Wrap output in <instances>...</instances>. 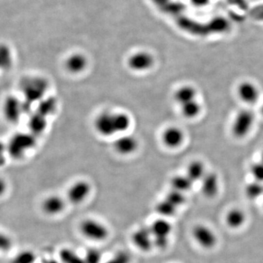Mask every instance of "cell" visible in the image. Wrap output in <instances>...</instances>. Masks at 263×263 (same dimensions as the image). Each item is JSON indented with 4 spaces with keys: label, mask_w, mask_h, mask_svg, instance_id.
<instances>
[{
    "label": "cell",
    "mask_w": 263,
    "mask_h": 263,
    "mask_svg": "<svg viewBox=\"0 0 263 263\" xmlns=\"http://www.w3.org/2000/svg\"><path fill=\"white\" fill-rule=\"evenodd\" d=\"M131 118L127 114L105 111L96 117L94 127L101 136L108 137L122 135L130 129Z\"/></svg>",
    "instance_id": "cell-1"
},
{
    "label": "cell",
    "mask_w": 263,
    "mask_h": 263,
    "mask_svg": "<svg viewBox=\"0 0 263 263\" xmlns=\"http://www.w3.org/2000/svg\"><path fill=\"white\" fill-rule=\"evenodd\" d=\"M255 115L248 109H243L235 115L231 127L232 135L237 138L247 136L254 125Z\"/></svg>",
    "instance_id": "cell-2"
},
{
    "label": "cell",
    "mask_w": 263,
    "mask_h": 263,
    "mask_svg": "<svg viewBox=\"0 0 263 263\" xmlns=\"http://www.w3.org/2000/svg\"><path fill=\"white\" fill-rule=\"evenodd\" d=\"M79 228L82 235L91 241H103L109 235L108 228L95 219H85L82 222Z\"/></svg>",
    "instance_id": "cell-3"
},
{
    "label": "cell",
    "mask_w": 263,
    "mask_h": 263,
    "mask_svg": "<svg viewBox=\"0 0 263 263\" xmlns=\"http://www.w3.org/2000/svg\"><path fill=\"white\" fill-rule=\"evenodd\" d=\"M91 185L86 181H78L75 182L67 191V198L73 204L83 203L91 192Z\"/></svg>",
    "instance_id": "cell-4"
},
{
    "label": "cell",
    "mask_w": 263,
    "mask_h": 263,
    "mask_svg": "<svg viewBox=\"0 0 263 263\" xmlns=\"http://www.w3.org/2000/svg\"><path fill=\"white\" fill-rule=\"evenodd\" d=\"M113 147L121 155H130L138 149V140L132 135L122 134L114 141Z\"/></svg>",
    "instance_id": "cell-5"
},
{
    "label": "cell",
    "mask_w": 263,
    "mask_h": 263,
    "mask_svg": "<svg viewBox=\"0 0 263 263\" xmlns=\"http://www.w3.org/2000/svg\"><path fill=\"white\" fill-rule=\"evenodd\" d=\"M130 69L135 72L149 70L154 65V58L147 52H138L130 56L127 62Z\"/></svg>",
    "instance_id": "cell-6"
},
{
    "label": "cell",
    "mask_w": 263,
    "mask_h": 263,
    "mask_svg": "<svg viewBox=\"0 0 263 263\" xmlns=\"http://www.w3.org/2000/svg\"><path fill=\"white\" fill-rule=\"evenodd\" d=\"M132 241L134 246L141 251L144 252L150 251L154 246L153 235L150 228L142 227L137 230L132 235Z\"/></svg>",
    "instance_id": "cell-7"
},
{
    "label": "cell",
    "mask_w": 263,
    "mask_h": 263,
    "mask_svg": "<svg viewBox=\"0 0 263 263\" xmlns=\"http://www.w3.org/2000/svg\"><path fill=\"white\" fill-rule=\"evenodd\" d=\"M193 236L195 241L205 248H212L216 243L214 232L205 225L195 226L193 229Z\"/></svg>",
    "instance_id": "cell-8"
},
{
    "label": "cell",
    "mask_w": 263,
    "mask_h": 263,
    "mask_svg": "<svg viewBox=\"0 0 263 263\" xmlns=\"http://www.w3.org/2000/svg\"><path fill=\"white\" fill-rule=\"evenodd\" d=\"M238 97L243 102L254 104L260 98V92L255 84L249 82H244L239 84L237 89Z\"/></svg>",
    "instance_id": "cell-9"
},
{
    "label": "cell",
    "mask_w": 263,
    "mask_h": 263,
    "mask_svg": "<svg viewBox=\"0 0 263 263\" xmlns=\"http://www.w3.org/2000/svg\"><path fill=\"white\" fill-rule=\"evenodd\" d=\"M184 134L177 127H169L166 128L162 135L163 144L168 148H175L180 147L183 141Z\"/></svg>",
    "instance_id": "cell-10"
},
{
    "label": "cell",
    "mask_w": 263,
    "mask_h": 263,
    "mask_svg": "<svg viewBox=\"0 0 263 263\" xmlns=\"http://www.w3.org/2000/svg\"><path fill=\"white\" fill-rule=\"evenodd\" d=\"M65 200L57 195H50L45 199L42 209L49 216H56L65 210Z\"/></svg>",
    "instance_id": "cell-11"
},
{
    "label": "cell",
    "mask_w": 263,
    "mask_h": 263,
    "mask_svg": "<svg viewBox=\"0 0 263 263\" xmlns=\"http://www.w3.org/2000/svg\"><path fill=\"white\" fill-rule=\"evenodd\" d=\"M202 192L207 197H213L219 191V177L214 173H206L202 179Z\"/></svg>",
    "instance_id": "cell-12"
},
{
    "label": "cell",
    "mask_w": 263,
    "mask_h": 263,
    "mask_svg": "<svg viewBox=\"0 0 263 263\" xmlns=\"http://www.w3.org/2000/svg\"><path fill=\"white\" fill-rule=\"evenodd\" d=\"M87 66V60L83 55L80 53L71 55L65 63V67L67 71L73 74L82 73Z\"/></svg>",
    "instance_id": "cell-13"
},
{
    "label": "cell",
    "mask_w": 263,
    "mask_h": 263,
    "mask_svg": "<svg viewBox=\"0 0 263 263\" xmlns=\"http://www.w3.org/2000/svg\"><path fill=\"white\" fill-rule=\"evenodd\" d=\"M173 97L175 101L181 106L183 104L196 99L197 90L195 87L190 85H183L176 89Z\"/></svg>",
    "instance_id": "cell-14"
},
{
    "label": "cell",
    "mask_w": 263,
    "mask_h": 263,
    "mask_svg": "<svg viewBox=\"0 0 263 263\" xmlns=\"http://www.w3.org/2000/svg\"><path fill=\"white\" fill-rule=\"evenodd\" d=\"M206 173L204 164L199 160H195L188 164L186 175L195 183L202 181Z\"/></svg>",
    "instance_id": "cell-15"
},
{
    "label": "cell",
    "mask_w": 263,
    "mask_h": 263,
    "mask_svg": "<svg viewBox=\"0 0 263 263\" xmlns=\"http://www.w3.org/2000/svg\"><path fill=\"white\" fill-rule=\"evenodd\" d=\"M149 228L153 237H168L172 230L170 222L164 219H157Z\"/></svg>",
    "instance_id": "cell-16"
},
{
    "label": "cell",
    "mask_w": 263,
    "mask_h": 263,
    "mask_svg": "<svg viewBox=\"0 0 263 263\" xmlns=\"http://www.w3.org/2000/svg\"><path fill=\"white\" fill-rule=\"evenodd\" d=\"M170 183L173 189L183 193L192 189L194 182L186 175H177L171 179Z\"/></svg>",
    "instance_id": "cell-17"
},
{
    "label": "cell",
    "mask_w": 263,
    "mask_h": 263,
    "mask_svg": "<svg viewBox=\"0 0 263 263\" xmlns=\"http://www.w3.org/2000/svg\"><path fill=\"white\" fill-rule=\"evenodd\" d=\"M182 115L186 118H196L201 112V105L196 99L181 105Z\"/></svg>",
    "instance_id": "cell-18"
},
{
    "label": "cell",
    "mask_w": 263,
    "mask_h": 263,
    "mask_svg": "<svg viewBox=\"0 0 263 263\" xmlns=\"http://www.w3.org/2000/svg\"><path fill=\"white\" fill-rule=\"evenodd\" d=\"M245 214L239 209H232L226 216L227 224L232 228H240L245 222Z\"/></svg>",
    "instance_id": "cell-19"
},
{
    "label": "cell",
    "mask_w": 263,
    "mask_h": 263,
    "mask_svg": "<svg viewBox=\"0 0 263 263\" xmlns=\"http://www.w3.org/2000/svg\"><path fill=\"white\" fill-rule=\"evenodd\" d=\"M62 263H86L84 258L79 256L71 248H64L59 253Z\"/></svg>",
    "instance_id": "cell-20"
},
{
    "label": "cell",
    "mask_w": 263,
    "mask_h": 263,
    "mask_svg": "<svg viewBox=\"0 0 263 263\" xmlns=\"http://www.w3.org/2000/svg\"><path fill=\"white\" fill-rule=\"evenodd\" d=\"M30 83L27 85V87L24 88V91L27 93V96L29 98H33L37 95V98L38 97H41V94L43 93L45 89H42V88H46V83L44 82H42L40 79H35V81H30ZM36 98V97H35Z\"/></svg>",
    "instance_id": "cell-21"
},
{
    "label": "cell",
    "mask_w": 263,
    "mask_h": 263,
    "mask_svg": "<svg viewBox=\"0 0 263 263\" xmlns=\"http://www.w3.org/2000/svg\"><path fill=\"white\" fill-rule=\"evenodd\" d=\"M177 207L172 204L168 200H162L160 203H157L156 206V212L158 213L160 216L164 217H169V216H173L176 214Z\"/></svg>",
    "instance_id": "cell-22"
},
{
    "label": "cell",
    "mask_w": 263,
    "mask_h": 263,
    "mask_svg": "<svg viewBox=\"0 0 263 263\" xmlns=\"http://www.w3.org/2000/svg\"><path fill=\"white\" fill-rule=\"evenodd\" d=\"M246 195L250 200H255L263 195V184L261 182H251L246 187Z\"/></svg>",
    "instance_id": "cell-23"
},
{
    "label": "cell",
    "mask_w": 263,
    "mask_h": 263,
    "mask_svg": "<svg viewBox=\"0 0 263 263\" xmlns=\"http://www.w3.org/2000/svg\"><path fill=\"white\" fill-rule=\"evenodd\" d=\"M35 254L30 250L21 251L18 253L12 260V263H34L35 262Z\"/></svg>",
    "instance_id": "cell-24"
},
{
    "label": "cell",
    "mask_w": 263,
    "mask_h": 263,
    "mask_svg": "<svg viewBox=\"0 0 263 263\" xmlns=\"http://www.w3.org/2000/svg\"><path fill=\"white\" fill-rule=\"evenodd\" d=\"M165 199L177 208L183 205L184 203L185 200H186L183 192L174 190V189L170 191L166 195Z\"/></svg>",
    "instance_id": "cell-25"
},
{
    "label": "cell",
    "mask_w": 263,
    "mask_h": 263,
    "mask_svg": "<svg viewBox=\"0 0 263 263\" xmlns=\"http://www.w3.org/2000/svg\"><path fill=\"white\" fill-rule=\"evenodd\" d=\"M83 258L86 263H101L102 258V253L97 248H89L86 251Z\"/></svg>",
    "instance_id": "cell-26"
},
{
    "label": "cell",
    "mask_w": 263,
    "mask_h": 263,
    "mask_svg": "<svg viewBox=\"0 0 263 263\" xmlns=\"http://www.w3.org/2000/svg\"><path fill=\"white\" fill-rule=\"evenodd\" d=\"M251 176L254 179V181L263 183V163H254L251 167Z\"/></svg>",
    "instance_id": "cell-27"
},
{
    "label": "cell",
    "mask_w": 263,
    "mask_h": 263,
    "mask_svg": "<svg viewBox=\"0 0 263 263\" xmlns=\"http://www.w3.org/2000/svg\"><path fill=\"white\" fill-rule=\"evenodd\" d=\"M130 254L127 251H121L117 252L105 263H130Z\"/></svg>",
    "instance_id": "cell-28"
},
{
    "label": "cell",
    "mask_w": 263,
    "mask_h": 263,
    "mask_svg": "<svg viewBox=\"0 0 263 263\" xmlns=\"http://www.w3.org/2000/svg\"><path fill=\"white\" fill-rule=\"evenodd\" d=\"M154 246L160 249H164L168 245V237H153Z\"/></svg>",
    "instance_id": "cell-29"
},
{
    "label": "cell",
    "mask_w": 263,
    "mask_h": 263,
    "mask_svg": "<svg viewBox=\"0 0 263 263\" xmlns=\"http://www.w3.org/2000/svg\"><path fill=\"white\" fill-rule=\"evenodd\" d=\"M0 244H1V248L2 251H8L12 247V241L9 237L2 234L1 239H0Z\"/></svg>",
    "instance_id": "cell-30"
},
{
    "label": "cell",
    "mask_w": 263,
    "mask_h": 263,
    "mask_svg": "<svg viewBox=\"0 0 263 263\" xmlns=\"http://www.w3.org/2000/svg\"><path fill=\"white\" fill-rule=\"evenodd\" d=\"M43 263H59V262L56 261V260H46L44 262H43Z\"/></svg>",
    "instance_id": "cell-31"
},
{
    "label": "cell",
    "mask_w": 263,
    "mask_h": 263,
    "mask_svg": "<svg viewBox=\"0 0 263 263\" xmlns=\"http://www.w3.org/2000/svg\"><path fill=\"white\" fill-rule=\"evenodd\" d=\"M261 113H262V114H263V105H262Z\"/></svg>",
    "instance_id": "cell-32"
},
{
    "label": "cell",
    "mask_w": 263,
    "mask_h": 263,
    "mask_svg": "<svg viewBox=\"0 0 263 263\" xmlns=\"http://www.w3.org/2000/svg\"><path fill=\"white\" fill-rule=\"evenodd\" d=\"M262 162H263V153H262V160H261Z\"/></svg>",
    "instance_id": "cell-33"
}]
</instances>
